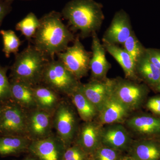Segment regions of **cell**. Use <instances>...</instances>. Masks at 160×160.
Masks as SVG:
<instances>
[{
  "instance_id": "9",
  "label": "cell",
  "mask_w": 160,
  "mask_h": 160,
  "mask_svg": "<svg viewBox=\"0 0 160 160\" xmlns=\"http://www.w3.org/2000/svg\"><path fill=\"white\" fill-rule=\"evenodd\" d=\"M27 111L28 137L32 141L42 139L52 134L53 113L38 108Z\"/></svg>"
},
{
  "instance_id": "7",
  "label": "cell",
  "mask_w": 160,
  "mask_h": 160,
  "mask_svg": "<svg viewBox=\"0 0 160 160\" xmlns=\"http://www.w3.org/2000/svg\"><path fill=\"white\" fill-rule=\"evenodd\" d=\"M53 127L58 137L66 148L71 146L74 140L77 122L73 109L65 102H60L52 115Z\"/></svg>"
},
{
  "instance_id": "17",
  "label": "cell",
  "mask_w": 160,
  "mask_h": 160,
  "mask_svg": "<svg viewBox=\"0 0 160 160\" xmlns=\"http://www.w3.org/2000/svg\"><path fill=\"white\" fill-rule=\"evenodd\" d=\"M11 95L16 104L26 110L37 108L33 87L18 81L11 80Z\"/></svg>"
},
{
  "instance_id": "25",
  "label": "cell",
  "mask_w": 160,
  "mask_h": 160,
  "mask_svg": "<svg viewBox=\"0 0 160 160\" xmlns=\"http://www.w3.org/2000/svg\"><path fill=\"white\" fill-rule=\"evenodd\" d=\"M39 23L37 17L31 12L16 24V29L21 32L27 39L30 40L34 37Z\"/></svg>"
},
{
  "instance_id": "14",
  "label": "cell",
  "mask_w": 160,
  "mask_h": 160,
  "mask_svg": "<svg viewBox=\"0 0 160 160\" xmlns=\"http://www.w3.org/2000/svg\"><path fill=\"white\" fill-rule=\"evenodd\" d=\"M79 89L85 97L99 111L111 94L110 79L92 80L85 84H80Z\"/></svg>"
},
{
  "instance_id": "33",
  "label": "cell",
  "mask_w": 160,
  "mask_h": 160,
  "mask_svg": "<svg viewBox=\"0 0 160 160\" xmlns=\"http://www.w3.org/2000/svg\"><path fill=\"white\" fill-rule=\"evenodd\" d=\"M147 106L153 113L160 115V98H152L147 102Z\"/></svg>"
},
{
  "instance_id": "11",
  "label": "cell",
  "mask_w": 160,
  "mask_h": 160,
  "mask_svg": "<svg viewBox=\"0 0 160 160\" xmlns=\"http://www.w3.org/2000/svg\"><path fill=\"white\" fill-rule=\"evenodd\" d=\"M129 15L123 9L115 13L110 25L102 38L103 43L123 44L133 32Z\"/></svg>"
},
{
  "instance_id": "36",
  "label": "cell",
  "mask_w": 160,
  "mask_h": 160,
  "mask_svg": "<svg viewBox=\"0 0 160 160\" xmlns=\"http://www.w3.org/2000/svg\"><path fill=\"white\" fill-rule=\"evenodd\" d=\"M157 89L159 91H160V78L158 82V84H157Z\"/></svg>"
},
{
  "instance_id": "5",
  "label": "cell",
  "mask_w": 160,
  "mask_h": 160,
  "mask_svg": "<svg viewBox=\"0 0 160 160\" xmlns=\"http://www.w3.org/2000/svg\"><path fill=\"white\" fill-rule=\"evenodd\" d=\"M73 44L65 51L58 53V60L78 80L86 76L89 69L91 52H88L81 43L79 37L75 38Z\"/></svg>"
},
{
  "instance_id": "6",
  "label": "cell",
  "mask_w": 160,
  "mask_h": 160,
  "mask_svg": "<svg viewBox=\"0 0 160 160\" xmlns=\"http://www.w3.org/2000/svg\"><path fill=\"white\" fill-rule=\"evenodd\" d=\"M111 95L129 110L136 109L142 101L146 88L135 81L117 78L110 79Z\"/></svg>"
},
{
  "instance_id": "23",
  "label": "cell",
  "mask_w": 160,
  "mask_h": 160,
  "mask_svg": "<svg viewBox=\"0 0 160 160\" xmlns=\"http://www.w3.org/2000/svg\"><path fill=\"white\" fill-rule=\"evenodd\" d=\"M70 96L80 117L84 122H91L98 113L96 107L83 94L79 86Z\"/></svg>"
},
{
  "instance_id": "12",
  "label": "cell",
  "mask_w": 160,
  "mask_h": 160,
  "mask_svg": "<svg viewBox=\"0 0 160 160\" xmlns=\"http://www.w3.org/2000/svg\"><path fill=\"white\" fill-rule=\"evenodd\" d=\"M92 37V52L89 69L92 80L102 81L107 78L106 74L111 65L106 58V49L100 42L97 32H94Z\"/></svg>"
},
{
  "instance_id": "13",
  "label": "cell",
  "mask_w": 160,
  "mask_h": 160,
  "mask_svg": "<svg viewBox=\"0 0 160 160\" xmlns=\"http://www.w3.org/2000/svg\"><path fill=\"white\" fill-rule=\"evenodd\" d=\"M133 141L123 126L112 125L101 131V144L122 152H127Z\"/></svg>"
},
{
  "instance_id": "34",
  "label": "cell",
  "mask_w": 160,
  "mask_h": 160,
  "mask_svg": "<svg viewBox=\"0 0 160 160\" xmlns=\"http://www.w3.org/2000/svg\"><path fill=\"white\" fill-rule=\"evenodd\" d=\"M120 160H135L133 158L130 156L128 153H126L125 154V153H123L122 156L121 157Z\"/></svg>"
},
{
  "instance_id": "39",
  "label": "cell",
  "mask_w": 160,
  "mask_h": 160,
  "mask_svg": "<svg viewBox=\"0 0 160 160\" xmlns=\"http://www.w3.org/2000/svg\"><path fill=\"white\" fill-rule=\"evenodd\" d=\"M90 160V158H89V160Z\"/></svg>"
},
{
  "instance_id": "26",
  "label": "cell",
  "mask_w": 160,
  "mask_h": 160,
  "mask_svg": "<svg viewBox=\"0 0 160 160\" xmlns=\"http://www.w3.org/2000/svg\"><path fill=\"white\" fill-rule=\"evenodd\" d=\"M3 39L2 51L6 58H9L12 53L16 54L22 42L15 32L12 30H0Z\"/></svg>"
},
{
  "instance_id": "24",
  "label": "cell",
  "mask_w": 160,
  "mask_h": 160,
  "mask_svg": "<svg viewBox=\"0 0 160 160\" xmlns=\"http://www.w3.org/2000/svg\"><path fill=\"white\" fill-rule=\"evenodd\" d=\"M136 71L138 76L140 75L149 84L153 86L158 84L160 78V70L149 61L146 53L136 62Z\"/></svg>"
},
{
  "instance_id": "3",
  "label": "cell",
  "mask_w": 160,
  "mask_h": 160,
  "mask_svg": "<svg viewBox=\"0 0 160 160\" xmlns=\"http://www.w3.org/2000/svg\"><path fill=\"white\" fill-rule=\"evenodd\" d=\"M50 59L34 46H29L15 54L11 68V80L35 86L42 82L43 70Z\"/></svg>"
},
{
  "instance_id": "1",
  "label": "cell",
  "mask_w": 160,
  "mask_h": 160,
  "mask_svg": "<svg viewBox=\"0 0 160 160\" xmlns=\"http://www.w3.org/2000/svg\"><path fill=\"white\" fill-rule=\"evenodd\" d=\"M62 15L56 11L47 13L39 19L35 34L34 46L49 58L65 51L75 38L62 20Z\"/></svg>"
},
{
  "instance_id": "27",
  "label": "cell",
  "mask_w": 160,
  "mask_h": 160,
  "mask_svg": "<svg viewBox=\"0 0 160 160\" xmlns=\"http://www.w3.org/2000/svg\"><path fill=\"white\" fill-rule=\"evenodd\" d=\"M123 46V49L131 57L135 64L137 60L145 53L146 49L138 39L134 31L132 32Z\"/></svg>"
},
{
  "instance_id": "37",
  "label": "cell",
  "mask_w": 160,
  "mask_h": 160,
  "mask_svg": "<svg viewBox=\"0 0 160 160\" xmlns=\"http://www.w3.org/2000/svg\"><path fill=\"white\" fill-rule=\"evenodd\" d=\"M2 108L3 107H1L0 106V116H1V114H2Z\"/></svg>"
},
{
  "instance_id": "28",
  "label": "cell",
  "mask_w": 160,
  "mask_h": 160,
  "mask_svg": "<svg viewBox=\"0 0 160 160\" xmlns=\"http://www.w3.org/2000/svg\"><path fill=\"white\" fill-rule=\"evenodd\" d=\"M125 152L101 145L90 155L91 160H120Z\"/></svg>"
},
{
  "instance_id": "31",
  "label": "cell",
  "mask_w": 160,
  "mask_h": 160,
  "mask_svg": "<svg viewBox=\"0 0 160 160\" xmlns=\"http://www.w3.org/2000/svg\"><path fill=\"white\" fill-rule=\"evenodd\" d=\"M147 57L155 66L160 70V50L153 49H147L145 50Z\"/></svg>"
},
{
  "instance_id": "29",
  "label": "cell",
  "mask_w": 160,
  "mask_h": 160,
  "mask_svg": "<svg viewBox=\"0 0 160 160\" xmlns=\"http://www.w3.org/2000/svg\"><path fill=\"white\" fill-rule=\"evenodd\" d=\"M8 67L0 66V102L10 98L11 86L7 76Z\"/></svg>"
},
{
  "instance_id": "8",
  "label": "cell",
  "mask_w": 160,
  "mask_h": 160,
  "mask_svg": "<svg viewBox=\"0 0 160 160\" xmlns=\"http://www.w3.org/2000/svg\"><path fill=\"white\" fill-rule=\"evenodd\" d=\"M0 133L28 137L27 111L16 103L3 106L0 116Z\"/></svg>"
},
{
  "instance_id": "20",
  "label": "cell",
  "mask_w": 160,
  "mask_h": 160,
  "mask_svg": "<svg viewBox=\"0 0 160 160\" xmlns=\"http://www.w3.org/2000/svg\"><path fill=\"white\" fill-rule=\"evenodd\" d=\"M127 153L135 160H159L160 146L153 142L134 141Z\"/></svg>"
},
{
  "instance_id": "38",
  "label": "cell",
  "mask_w": 160,
  "mask_h": 160,
  "mask_svg": "<svg viewBox=\"0 0 160 160\" xmlns=\"http://www.w3.org/2000/svg\"><path fill=\"white\" fill-rule=\"evenodd\" d=\"M2 1H6V2H12V1H14V0H2Z\"/></svg>"
},
{
  "instance_id": "10",
  "label": "cell",
  "mask_w": 160,
  "mask_h": 160,
  "mask_svg": "<svg viewBox=\"0 0 160 160\" xmlns=\"http://www.w3.org/2000/svg\"><path fill=\"white\" fill-rule=\"evenodd\" d=\"M66 148L62 141L52 133L42 139L32 141L28 152L38 160H62Z\"/></svg>"
},
{
  "instance_id": "30",
  "label": "cell",
  "mask_w": 160,
  "mask_h": 160,
  "mask_svg": "<svg viewBox=\"0 0 160 160\" xmlns=\"http://www.w3.org/2000/svg\"><path fill=\"white\" fill-rule=\"evenodd\" d=\"M89 158L90 155L74 143L66 148L62 160H88Z\"/></svg>"
},
{
  "instance_id": "22",
  "label": "cell",
  "mask_w": 160,
  "mask_h": 160,
  "mask_svg": "<svg viewBox=\"0 0 160 160\" xmlns=\"http://www.w3.org/2000/svg\"><path fill=\"white\" fill-rule=\"evenodd\" d=\"M33 90L38 108L53 113L60 102L58 93L45 85L33 86Z\"/></svg>"
},
{
  "instance_id": "19",
  "label": "cell",
  "mask_w": 160,
  "mask_h": 160,
  "mask_svg": "<svg viewBox=\"0 0 160 160\" xmlns=\"http://www.w3.org/2000/svg\"><path fill=\"white\" fill-rule=\"evenodd\" d=\"M31 142L26 136L5 135L0 137V155H16L28 152Z\"/></svg>"
},
{
  "instance_id": "35",
  "label": "cell",
  "mask_w": 160,
  "mask_h": 160,
  "mask_svg": "<svg viewBox=\"0 0 160 160\" xmlns=\"http://www.w3.org/2000/svg\"><path fill=\"white\" fill-rule=\"evenodd\" d=\"M22 160H38L36 158H35L34 156L29 154V155L27 156V157L25 158Z\"/></svg>"
},
{
  "instance_id": "18",
  "label": "cell",
  "mask_w": 160,
  "mask_h": 160,
  "mask_svg": "<svg viewBox=\"0 0 160 160\" xmlns=\"http://www.w3.org/2000/svg\"><path fill=\"white\" fill-rule=\"evenodd\" d=\"M106 51L112 56L122 68L125 75L128 79L136 81L138 79L135 63L129 53L118 45L103 43Z\"/></svg>"
},
{
  "instance_id": "2",
  "label": "cell",
  "mask_w": 160,
  "mask_h": 160,
  "mask_svg": "<svg viewBox=\"0 0 160 160\" xmlns=\"http://www.w3.org/2000/svg\"><path fill=\"white\" fill-rule=\"evenodd\" d=\"M103 6L94 0H71L62 11L73 31H79L81 38L92 35L100 29L105 16Z\"/></svg>"
},
{
  "instance_id": "15",
  "label": "cell",
  "mask_w": 160,
  "mask_h": 160,
  "mask_svg": "<svg viewBox=\"0 0 160 160\" xmlns=\"http://www.w3.org/2000/svg\"><path fill=\"white\" fill-rule=\"evenodd\" d=\"M99 126L92 122H86L81 127L75 144L88 154H91L101 145Z\"/></svg>"
},
{
  "instance_id": "16",
  "label": "cell",
  "mask_w": 160,
  "mask_h": 160,
  "mask_svg": "<svg viewBox=\"0 0 160 160\" xmlns=\"http://www.w3.org/2000/svg\"><path fill=\"white\" fill-rule=\"evenodd\" d=\"M129 110L110 94L98 112L100 123L102 125L121 122Z\"/></svg>"
},
{
  "instance_id": "4",
  "label": "cell",
  "mask_w": 160,
  "mask_h": 160,
  "mask_svg": "<svg viewBox=\"0 0 160 160\" xmlns=\"http://www.w3.org/2000/svg\"><path fill=\"white\" fill-rule=\"evenodd\" d=\"M42 82L58 93L70 96L80 83L59 60L50 59L43 70Z\"/></svg>"
},
{
  "instance_id": "21",
  "label": "cell",
  "mask_w": 160,
  "mask_h": 160,
  "mask_svg": "<svg viewBox=\"0 0 160 160\" xmlns=\"http://www.w3.org/2000/svg\"><path fill=\"white\" fill-rule=\"evenodd\" d=\"M128 127L138 134H160V119L149 116H138L131 118L127 122Z\"/></svg>"
},
{
  "instance_id": "32",
  "label": "cell",
  "mask_w": 160,
  "mask_h": 160,
  "mask_svg": "<svg viewBox=\"0 0 160 160\" xmlns=\"http://www.w3.org/2000/svg\"><path fill=\"white\" fill-rule=\"evenodd\" d=\"M11 10L10 2L0 0V27L3 20Z\"/></svg>"
}]
</instances>
